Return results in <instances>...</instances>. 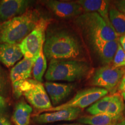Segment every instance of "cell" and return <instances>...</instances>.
Masks as SVG:
<instances>
[{
	"instance_id": "obj_1",
	"label": "cell",
	"mask_w": 125,
	"mask_h": 125,
	"mask_svg": "<svg viewBox=\"0 0 125 125\" xmlns=\"http://www.w3.org/2000/svg\"><path fill=\"white\" fill-rule=\"evenodd\" d=\"M43 51L48 60H76L82 53L78 38L65 30H48Z\"/></svg>"
},
{
	"instance_id": "obj_2",
	"label": "cell",
	"mask_w": 125,
	"mask_h": 125,
	"mask_svg": "<svg viewBox=\"0 0 125 125\" xmlns=\"http://www.w3.org/2000/svg\"><path fill=\"white\" fill-rule=\"evenodd\" d=\"M41 17L36 9H29L22 15L0 23V43L19 44L33 30Z\"/></svg>"
},
{
	"instance_id": "obj_3",
	"label": "cell",
	"mask_w": 125,
	"mask_h": 125,
	"mask_svg": "<svg viewBox=\"0 0 125 125\" xmlns=\"http://www.w3.org/2000/svg\"><path fill=\"white\" fill-rule=\"evenodd\" d=\"M90 65L79 60H53L50 61L45 78L48 81L68 82L81 80L88 74Z\"/></svg>"
},
{
	"instance_id": "obj_4",
	"label": "cell",
	"mask_w": 125,
	"mask_h": 125,
	"mask_svg": "<svg viewBox=\"0 0 125 125\" xmlns=\"http://www.w3.org/2000/svg\"><path fill=\"white\" fill-rule=\"evenodd\" d=\"M75 23L91 42L96 40L111 41L118 40L119 36L111 25L97 13H83L76 19Z\"/></svg>"
},
{
	"instance_id": "obj_5",
	"label": "cell",
	"mask_w": 125,
	"mask_h": 125,
	"mask_svg": "<svg viewBox=\"0 0 125 125\" xmlns=\"http://www.w3.org/2000/svg\"><path fill=\"white\" fill-rule=\"evenodd\" d=\"M14 96L20 98L22 95L28 102L41 112L47 111L53 107L44 85L34 79H28L12 85Z\"/></svg>"
},
{
	"instance_id": "obj_6",
	"label": "cell",
	"mask_w": 125,
	"mask_h": 125,
	"mask_svg": "<svg viewBox=\"0 0 125 125\" xmlns=\"http://www.w3.org/2000/svg\"><path fill=\"white\" fill-rule=\"evenodd\" d=\"M50 20L41 18L33 30L19 43L24 58L36 60L45 41L46 30Z\"/></svg>"
},
{
	"instance_id": "obj_7",
	"label": "cell",
	"mask_w": 125,
	"mask_h": 125,
	"mask_svg": "<svg viewBox=\"0 0 125 125\" xmlns=\"http://www.w3.org/2000/svg\"><path fill=\"white\" fill-rule=\"evenodd\" d=\"M108 92L103 88L93 87L78 92L73 98L64 104L53 107L47 111L53 112L70 108H77L79 109L85 108L98 100L107 96Z\"/></svg>"
},
{
	"instance_id": "obj_8",
	"label": "cell",
	"mask_w": 125,
	"mask_h": 125,
	"mask_svg": "<svg viewBox=\"0 0 125 125\" xmlns=\"http://www.w3.org/2000/svg\"><path fill=\"white\" fill-rule=\"evenodd\" d=\"M125 71L122 68L104 66L98 68L92 77L91 84L114 93L121 82Z\"/></svg>"
},
{
	"instance_id": "obj_9",
	"label": "cell",
	"mask_w": 125,
	"mask_h": 125,
	"mask_svg": "<svg viewBox=\"0 0 125 125\" xmlns=\"http://www.w3.org/2000/svg\"><path fill=\"white\" fill-rule=\"evenodd\" d=\"M47 8L57 18L70 19L79 16L83 12V9L76 2L49 0L44 1Z\"/></svg>"
},
{
	"instance_id": "obj_10",
	"label": "cell",
	"mask_w": 125,
	"mask_h": 125,
	"mask_svg": "<svg viewBox=\"0 0 125 125\" xmlns=\"http://www.w3.org/2000/svg\"><path fill=\"white\" fill-rule=\"evenodd\" d=\"M81 109L77 108H70L48 113L36 114L33 121L38 124L56 122L60 121H71L78 118Z\"/></svg>"
},
{
	"instance_id": "obj_11",
	"label": "cell",
	"mask_w": 125,
	"mask_h": 125,
	"mask_svg": "<svg viewBox=\"0 0 125 125\" xmlns=\"http://www.w3.org/2000/svg\"><path fill=\"white\" fill-rule=\"evenodd\" d=\"M31 3L27 0L0 1V23L22 15L29 9Z\"/></svg>"
},
{
	"instance_id": "obj_12",
	"label": "cell",
	"mask_w": 125,
	"mask_h": 125,
	"mask_svg": "<svg viewBox=\"0 0 125 125\" xmlns=\"http://www.w3.org/2000/svg\"><path fill=\"white\" fill-rule=\"evenodd\" d=\"M44 86L52 104L54 105L59 104L66 98L74 88V85L73 84L61 83L51 81L45 82Z\"/></svg>"
},
{
	"instance_id": "obj_13",
	"label": "cell",
	"mask_w": 125,
	"mask_h": 125,
	"mask_svg": "<svg viewBox=\"0 0 125 125\" xmlns=\"http://www.w3.org/2000/svg\"><path fill=\"white\" fill-rule=\"evenodd\" d=\"M23 57L19 44L0 43V62L8 68L13 67Z\"/></svg>"
},
{
	"instance_id": "obj_14",
	"label": "cell",
	"mask_w": 125,
	"mask_h": 125,
	"mask_svg": "<svg viewBox=\"0 0 125 125\" xmlns=\"http://www.w3.org/2000/svg\"><path fill=\"white\" fill-rule=\"evenodd\" d=\"M34 62L33 60L24 57L12 67L9 75L12 85L30 79Z\"/></svg>"
},
{
	"instance_id": "obj_15",
	"label": "cell",
	"mask_w": 125,
	"mask_h": 125,
	"mask_svg": "<svg viewBox=\"0 0 125 125\" xmlns=\"http://www.w3.org/2000/svg\"><path fill=\"white\" fill-rule=\"evenodd\" d=\"M92 43L103 63L108 64L112 62L119 42L118 39L111 41L96 40Z\"/></svg>"
},
{
	"instance_id": "obj_16",
	"label": "cell",
	"mask_w": 125,
	"mask_h": 125,
	"mask_svg": "<svg viewBox=\"0 0 125 125\" xmlns=\"http://www.w3.org/2000/svg\"><path fill=\"white\" fill-rule=\"evenodd\" d=\"M75 2L82 8L85 12L97 13L109 24L111 25L109 19V1L106 0H79Z\"/></svg>"
},
{
	"instance_id": "obj_17",
	"label": "cell",
	"mask_w": 125,
	"mask_h": 125,
	"mask_svg": "<svg viewBox=\"0 0 125 125\" xmlns=\"http://www.w3.org/2000/svg\"><path fill=\"white\" fill-rule=\"evenodd\" d=\"M123 120L122 116H112L106 114L81 116L78 122L85 125H114Z\"/></svg>"
},
{
	"instance_id": "obj_18",
	"label": "cell",
	"mask_w": 125,
	"mask_h": 125,
	"mask_svg": "<svg viewBox=\"0 0 125 125\" xmlns=\"http://www.w3.org/2000/svg\"><path fill=\"white\" fill-rule=\"evenodd\" d=\"M32 112V107L24 101L17 103L12 118L14 125H29Z\"/></svg>"
},
{
	"instance_id": "obj_19",
	"label": "cell",
	"mask_w": 125,
	"mask_h": 125,
	"mask_svg": "<svg viewBox=\"0 0 125 125\" xmlns=\"http://www.w3.org/2000/svg\"><path fill=\"white\" fill-rule=\"evenodd\" d=\"M109 19L112 27L118 36L125 35V15L116 7H110Z\"/></svg>"
},
{
	"instance_id": "obj_20",
	"label": "cell",
	"mask_w": 125,
	"mask_h": 125,
	"mask_svg": "<svg viewBox=\"0 0 125 125\" xmlns=\"http://www.w3.org/2000/svg\"><path fill=\"white\" fill-rule=\"evenodd\" d=\"M46 69L47 61L42 48L41 49L39 55L34 62L33 68H32V74L34 79L40 82H42L43 76Z\"/></svg>"
},
{
	"instance_id": "obj_21",
	"label": "cell",
	"mask_w": 125,
	"mask_h": 125,
	"mask_svg": "<svg viewBox=\"0 0 125 125\" xmlns=\"http://www.w3.org/2000/svg\"><path fill=\"white\" fill-rule=\"evenodd\" d=\"M125 109L123 97L120 95H112L105 114L112 116H122Z\"/></svg>"
},
{
	"instance_id": "obj_22",
	"label": "cell",
	"mask_w": 125,
	"mask_h": 125,
	"mask_svg": "<svg viewBox=\"0 0 125 125\" xmlns=\"http://www.w3.org/2000/svg\"><path fill=\"white\" fill-rule=\"evenodd\" d=\"M112 95L103 97L89 107L87 109V112L91 115L105 114L112 99Z\"/></svg>"
},
{
	"instance_id": "obj_23",
	"label": "cell",
	"mask_w": 125,
	"mask_h": 125,
	"mask_svg": "<svg viewBox=\"0 0 125 125\" xmlns=\"http://www.w3.org/2000/svg\"><path fill=\"white\" fill-rule=\"evenodd\" d=\"M112 67L116 68H122L125 66V52L119 43L118 50L112 60Z\"/></svg>"
},
{
	"instance_id": "obj_24",
	"label": "cell",
	"mask_w": 125,
	"mask_h": 125,
	"mask_svg": "<svg viewBox=\"0 0 125 125\" xmlns=\"http://www.w3.org/2000/svg\"><path fill=\"white\" fill-rule=\"evenodd\" d=\"M8 91V79L5 73L0 66V94L2 96Z\"/></svg>"
},
{
	"instance_id": "obj_25",
	"label": "cell",
	"mask_w": 125,
	"mask_h": 125,
	"mask_svg": "<svg viewBox=\"0 0 125 125\" xmlns=\"http://www.w3.org/2000/svg\"><path fill=\"white\" fill-rule=\"evenodd\" d=\"M7 103L5 98L0 94V116H2V115L5 113L7 110Z\"/></svg>"
},
{
	"instance_id": "obj_26",
	"label": "cell",
	"mask_w": 125,
	"mask_h": 125,
	"mask_svg": "<svg viewBox=\"0 0 125 125\" xmlns=\"http://www.w3.org/2000/svg\"><path fill=\"white\" fill-rule=\"evenodd\" d=\"M115 4L116 8L125 15V0L116 1Z\"/></svg>"
},
{
	"instance_id": "obj_27",
	"label": "cell",
	"mask_w": 125,
	"mask_h": 125,
	"mask_svg": "<svg viewBox=\"0 0 125 125\" xmlns=\"http://www.w3.org/2000/svg\"><path fill=\"white\" fill-rule=\"evenodd\" d=\"M118 89L119 90L122 92H125V73L123 75L122 78L121 82L118 86Z\"/></svg>"
},
{
	"instance_id": "obj_28",
	"label": "cell",
	"mask_w": 125,
	"mask_h": 125,
	"mask_svg": "<svg viewBox=\"0 0 125 125\" xmlns=\"http://www.w3.org/2000/svg\"><path fill=\"white\" fill-rule=\"evenodd\" d=\"M119 42L123 51L125 52V35H122L120 37V38H119Z\"/></svg>"
},
{
	"instance_id": "obj_29",
	"label": "cell",
	"mask_w": 125,
	"mask_h": 125,
	"mask_svg": "<svg viewBox=\"0 0 125 125\" xmlns=\"http://www.w3.org/2000/svg\"><path fill=\"white\" fill-rule=\"evenodd\" d=\"M0 125H12L5 118L0 116Z\"/></svg>"
},
{
	"instance_id": "obj_30",
	"label": "cell",
	"mask_w": 125,
	"mask_h": 125,
	"mask_svg": "<svg viewBox=\"0 0 125 125\" xmlns=\"http://www.w3.org/2000/svg\"><path fill=\"white\" fill-rule=\"evenodd\" d=\"M116 125H125V119L122 120L120 122H119Z\"/></svg>"
},
{
	"instance_id": "obj_31",
	"label": "cell",
	"mask_w": 125,
	"mask_h": 125,
	"mask_svg": "<svg viewBox=\"0 0 125 125\" xmlns=\"http://www.w3.org/2000/svg\"><path fill=\"white\" fill-rule=\"evenodd\" d=\"M85 125L83 124H78V123H75V124H63V125Z\"/></svg>"
},
{
	"instance_id": "obj_32",
	"label": "cell",
	"mask_w": 125,
	"mask_h": 125,
	"mask_svg": "<svg viewBox=\"0 0 125 125\" xmlns=\"http://www.w3.org/2000/svg\"><path fill=\"white\" fill-rule=\"evenodd\" d=\"M122 96L123 100L125 101V92H122Z\"/></svg>"
},
{
	"instance_id": "obj_33",
	"label": "cell",
	"mask_w": 125,
	"mask_h": 125,
	"mask_svg": "<svg viewBox=\"0 0 125 125\" xmlns=\"http://www.w3.org/2000/svg\"><path fill=\"white\" fill-rule=\"evenodd\" d=\"M117 125V124H116Z\"/></svg>"
}]
</instances>
